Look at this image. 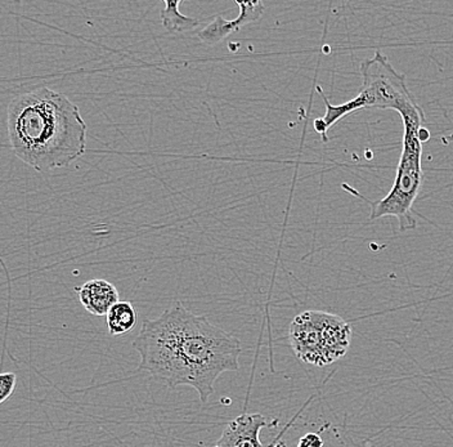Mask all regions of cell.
Returning a JSON list of instances; mask_svg holds the SVG:
<instances>
[{
    "label": "cell",
    "mask_w": 453,
    "mask_h": 447,
    "mask_svg": "<svg viewBox=\"0 0 453 447\" xmlns=\"http://www.w3.org/2000/svg\"><path fill=\"white\" fill-rule=\"evenodd\" d=\"M352 329L333 313L305 311L290 325V344L300 361L326 366L338 361L349 348Z\"/></svg>",
    "instance_id": "cell-5"
},
{
    "label": "cell",
    "mask_w": 453,
    "mask_h": 447,
    "mask_svg": "<svg viewBox=\"0 0 453 447\" xmlns=\"http://www.w3.org/2000/svg\"><path fill=\"white\" fill-rule=\"evenodd\" d=\"M107 327L113 336L124 335L132 332L137 324V310L127 301H119L107 313Z\"/></svg>",
    "instance_id": "cell-9"
},
{
    "label": "cell",
    "mask_w": 453,
    "mask_h": 447,
    "mask_svg": "<svg viewBox=\"0 0 453 447\" xmlns=\"http://www.w3.org/2000/svg\"><path fill=\"white\" fill-rule=\"evenodd\" d=\"M322 445L324 443L317 433H308L304 437L300 438L297 447H322Z\"/></svg>",
    "instance_id": "cell-12"
},
{
    "label": "cell",
    "mask_w": 453,
    "mask_h": 447,
    "mask_svg": "<svg viewBox=\"0 0 453 447\" xmlns=\"http://www.w3.org/2000/svg\"><path fill=\"white\" fill-rule=\"evenodd\" d=\"M165 8L161 11V24L164 29L169 34H182L187 31L196 29L200 27L201 21L194 17L183 16L180 7L182 2L165 0Z\"/></svg>",
    "instance_id": "cell-10"
},
{
    "label": "cell",
    "mask_w": 453,
    "mask_h": 447,
    "mask_svg": "<svg viewBox=\"0 0 453 447\" xmlns=\"http://www.w3.org/2000/svg\"><path fill=\"white\" fill-rule=\"evenodd\" d=\"M398 114L403 120L404 135L395 183L384 199L371 205L370 220L395 217L401 231H407L416 227L412 206L423 182V143L429 140L430 133L423 127L425 114L420 104H411Z\"/></svg>",
    "instance_id": "cell-4"
},
{
    "label": "cell",
    "mask_w": 453,
    "mask_h": 447,
    "mask_svg": "<svg viewBox=\"0 0 453 447\" xmlns=\"http://www.w3.org/2000/svg\"><path fill=\"white\" fill-rule=\"evenodd\" d=\"M133 348L140 353V370L161 379L170 389L189 386L206 403L223 373L239 372L241 343L182 304L146 320Z\"/></svg>",
    "instance_id": "cell-1"
},
{
    "label": "cell",
    "mask_w": 453,
    "mask_h": 447,
    "mask_svg": "<svg viewBox=\"0 0 453 447\" xmlns=\"http://www.w3.org/2000/svg\"><path fill=\"white\" fill-rule=\"evenodd\" d=\"M17 376L14 373H3L0 375V404H4L16 389Z\"/></svg>",
    "instance_id": "cell-11"
},
{
    "label": "cell",
    "mask_w": 453,
    "mask_h": 447,
    "mask_svg": "<svg viewBox=\"0 0 453 447\" xmlns=\"http://www.w3.org/2000/svg\"><path fill=\"white\" fill-rule=\"evenodd\" d=\"M240 8V15L237 19H226L222 15L215 16L214 21L209 24L205 29L198 31L197 38L203 43L217 45L225 41L232 34L237 33L246 25L262 19L265 7L262 2H236Z\"/></svg>",
    "instance_id": "cell-6"
},
{
    "label": "cell",
    "mask_w": 453,
    "mask_h": 447,
    "mask_svg": "<svg viewBox=\"0 0 453 447\" xmlns=\"http://www.w3.org/2000/svg\"><path fill=\"white\" fill-rule=\"evenodd\" d=\"M362 86L353 100L333 104L326 97L321 87L317 92L325 102L326 112L314 120V129L327 141L328 129L333 128L345 116L364 109L395 110L396 112L411 104H418L407 87L406 75L396 72L392 62L381 52L365 59L361 64Z\"/></svg>",
    "instance_id": "cell-3"
},
{
    "label": "cell",
    "mask_w": 453,
    "mask_h": 447,
    "mask_svg": "<svg viewBox=\"0 0 453 447\" xmlns=\"http://www.w3.org/2000/svg\"><path fill=\"white\" fill-rule=\"evenodd\" d=\"M8 137L19 160L36 172L65 168L87 151V124L64 93L38 88L8 104Z\"/></svg>",
    "instance_id": "cell-2"
},
{
    "label": "cell",
    "mask_w": 453,
    "mask_h": 447,
    "mask_svg": "<svg viewBox=\"0 0 453 447\" xmlns=\"http://www.w3.org/2000/svg\"><path fill=\"white\" fill-rule=\"evenodd\" d=\"M262 414H242L228 424L214 447H262L260 431L269 427Z\"/></svg>",
    "instance_id": "cell-7"
},
{
    "label": "cell",
    "mask_w": 453,
    "mask_h": 447,
    "mask_svg": "<svg viewBox=\"0 0 453 447\" xmlns=\"http://www.w3.org/2000/svg\"><path fill=\"white\" fill-rule=\"evenodd\" d=\"M79 299L88 312L95 316H107L110 310L120 301L118 289L104 279L85 282L79 290Z\"/></svg>",
    "instance_id": "cell-8"
}]
</instances>
